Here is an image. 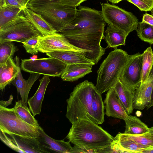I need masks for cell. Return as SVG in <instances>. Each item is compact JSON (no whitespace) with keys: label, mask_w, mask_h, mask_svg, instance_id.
<instances>
[{"label":"cell","mask_w":153,"mask_h":153,"mask_svg":"<svg viewBox=\"0 0 153 153\" xmlns=\"http://www.w3.org/2000/svg\"><path fill=\"white\" fill-rule=\"evenodd\" d=\"M106 25L101 11L80 6L74 19L59 33L73 45L87 51L86 57L96 64L105 53L101 42Z\"/></svg>","instance_id":"obj_1"},{"label":"cell","mask_w":153,"mask_h":153,"mask_svg":"<svg viewBox=\"0 0 153 153\" xmlns=\"http://www.w3.org/2000/svg\"><path fill=\"white\" fill-rule=\"evenodd\" d=\"M72 124L66 138L87 153H96L98 150L109 147L114 140V137L88 119H80Z\"/></svg>","instance_id":"obj_2"},{"label":"cell","mask_w":153,"mask_h":153,"mask_svg":"<svg viewBox=\"0 0 153 153\" xmlns=\"http://www.w3.org/2000/svg\"><path fill=\"white\" fill-rule=\"evenodd\" d=\"M99 91L91 82L85 80L75 87L67 100L66 117L73 124L79 119L86 118L94 122L92 108L94 99Z\"/></svg>","instance_id":"obj_3"},{"label":"cell","mask_w":153,"mask_h":153,"mask_svg":"<svg viewBox=\"0 0 153 153\" xmlns=\"http://www.w3.org/2000/svg\"><path fill=\"white\" fill-rule=\"evenodd\" d=\"M131 56L121 49L109 52L97 71L96 86L101 94L114 87Z\"/></svg>","instance_id":"obj_4"},{"label":"cell","mask_w":153,"mask_h":153,"mask_svg":"<svg viewBox=\"0 0 153 153\" xmlns=\"http://www.w3.org/2000/svg\"><path fill=\"white\" fill-rule=\"evenodd\" d=\"M27 7L40 15L57 33L74 19L77 10L76 7L47 3L29 2Z\"/></svg>","instance_id":"obj_5"},{"label":"cell","mask_w":153,"mask_h":153,"mask_svg":"<svg viewBox=\"0 0 153 153\" xmlns=\"http://www.w3.org/2000/svg\"><path fill=\"white\" fill-rule=\"evenodd\" d=\"M38 127L26 122L14 108H8L0 105V130L2 132L9 135L37 138L39 135Z\"/></svg>","instance_id":"obj_6"},{"label":"cell","mask_w":153,"mask_h":153,"mask_svg":"<svg viewBox=\"0 0 153 153\" xmlns=\"http://www.w3.org/2000/svg\"><path fill=\"white\" fill-rule=\"evenodd\" d=\"M100 3L103 17L108 25L125 31L128 35L131 32L137 30L139 22L132 13L114 4Z\"/></svg>","instance_id":"obj_7"},{"label":"cell","mask_w":153,"mask_h":153,"mask_svg":"<svg viewBox=\"0 0 153 153\" xmlns=\"http://www.w3.org/2000/svg\"><path fill=\"white\" fill-rule=\"evenodd\" d=\"M21 69L30 73L52 76H60L67 64L56 58L50 57L38 59H21Z\"/></svg>","instance_id":"obj_8"},{"label":"cell","mask_w":153,"mask_h":153,"mask_svg":"<svg viewBox=\"0 0 153 153\" xmlns=\"http://www.w3.org/2000/svg\"><path fill=\"white\" fill-rule=\"evenodd\" d=\"M41 33L27 20L0 29V43L6 42L23 43Z\"/></svg>","instance_id":"obj_9"},{"label":"cell","mask_w":153,"mask_h":153,"mask_svg":"<svg viewBox=\"0 0 153 153\" xmlns=\"http://www.w3.org/2000/svg\"><path fill=\"white\" fill-rule=\"evenodd\" d=\"M36 49L39 52L46 53L57 51H72L84 53L86 57L88 53L86 50L72 45L63 34L59 33L40 36Z\"/></svg>","instance_id":"obj_10"},{"label":"cell","mask_w":153,"mask_h":153,"mask_svg":"<svg viewBox=\"0 0 153 153\" xmlns=\"http://www.w3.org/2000/svg\"><path fill=\"white\" fill-rule=\"evenodd\" d=\"M142 58V53L132 55L119 78L120 82L133 93L141 84Z\"/></svg>","instance_id":"obj_11"},{"label":"cell","mask_w":153,"mask_h":153,"mask_svg":"<svg viewBox=\"0 0 153 153\" xmlns=\"http://www.w3.org/2000/svg\"><path fill=\"white\" fill-rule=\"evenodd\" d=\"M153 91V74L150 73L147 80L140 84L134 93V109L143 110L150 104Z\"/></svg>","instance_id":"obj_12"},{"label":"cell","mask_w":153,"mask_h":153,"mask_svg":"<svg viewBox=\"0 0 153 153\" xmlns=\"http://www.w3.org/2000/svg\"><path fill=\"white\" fill-rule=\"evenodd\" d=\"M15 61L18 67V71L16 78L11 83L16 87L18 93H19L20 94L21 100L27 105L29 92L34 82L39 77L40 74L31 73L27 80L25 79L21 72L19 57L16 56Z\"/></svg>","instance_id":"obj_13"},{"label":"cell","mask_w":153,"mask_h":153,"mask_svg":"<svg viewBox=\"0 0 153 153\" xmlns=\"http://www.w3.org/2000/svg\"><path fill=\"white\" fill-rule=\"evenodd\" d=\"M104 103L105 114L107 116L124 120L128 116L118 99L114 87L108 91Z\"/></svg>","instance_id":"obj_14"},{"label":"cell","mask_w":153,"mask_h":153,"mask_svg":"<svg viewBox=\"0 0 153 153\" xmlns=\"http://www.w3.org/2000/svg\"><path fill=\"white\" fill-rule=\"evenodd\" d=\"M38 129L39 135L37 139L42 146L50 153H70L72 147L70 142L65 141L64 140H57L52 138L45 133L40 126Z\"/></svg>","instance_id":"obj_15"},{"label":"cell","mask_w":153,"mask_h":153,"mask_svg":"<svg viewBox=\"0 0 153 153\" xmlns=\"http://www.w3.org/2000/svg\"><path fill=\"white\" fill-rule=\"evenodd\" d=\"M27 20L23 9L7 5L0 7V29Z\"/></svg>","instance_id":"obj_16"},{"label":"cell","mask_w":153,"mask_h":153,"mask_svg":"<svg viewBox=\"0 0 153 153\" xmlns=\"http://www.w3.org/2000/svg\"><path fill=\"white\" fill-rule=\"evenodd\" d=\"M8 135L13 143L25 153H50L42 146L37 138Z\"/></svg>","instance_id":"obj_17"},{"label":"cell","mask_w":153,"mask_h":153,"mask_svg":"<svg viewBox=\"0 0 153 153\" xmlns=\"http://www.w3.org/2000/svg\"><path fill=\"white\" fill-rule=\"evenodd\" d=\"M50 81L49 76L44 75L39 80V85L36 93L28 100L29 108L34 117L37 115H39L41 112L45 94Z\"/></svg>","instance_id":"obj_18"},{"label":"cell","mask_w":153,"mask_h":153,"mask_svg":"<svg viewBox=\"0 0 153 153\" xmlns=\"http://www.w3.org/2000/svg\"><path fill=\"white\" fill-rule=\"evenodd\" d=\"M50 57L56 58L67 64H95L86 57L84 53L69 51H57L46 53Z\"/></svg>","instance_id":"obj_19"},{"label":"cell","mask_w":153,"mask_h":153,"mask_svg":"<svg viewBox=\"0 0 153 153\" xmlns=\"http://www.w3.org/2000/svg\"><path fill=\"white\" fill-rule=\"evenodd\" d=\"M23 12L27 19L45 36L57 33L51 25L40 15L27 7L23 9Z\"/></svg>","instance_id":"obj_20"},{"label":"cell","mask_w":153,"mask_h":153,"mask_svg":"<svg viewBox=\"0 0 153 153\" xmlns=\"http://www.w3.org/2000/svg\"><path fill=\"white\" fill-rule=\"evenodd\" d=\"M93 65L88 64H67L61 78L64 81H75L91 72Z\"/></svg>","instance_id":"obj_21"},{"label":"cell","mask_w":153,"mask_h":153,"mask_svg":"<svg viewBox=\"0 0 153 153\" xmlns=\"http://www.w3.org/2000/svg\"><path fill=\"white\" fill-rule=\"evenodd\" d=\"M17 65L11 57L0 65V89L3 90L6 85L11 83L18 74Z\"/></svg>","instance_id":"obj_22"},{"label":"cell","mask_w":153,"mask_h":153,"mask_svg":"<svg viewBox=\"0 0 153 153\" xmlns=\"http://www.w3.org/2000/svg\"><path fill=\"white\" fill-rule=\"evenodd\" d=\"M117 96L128 115L134 109V93L122 84L119 79L114 87Z\"/></svg>","instance_id":"obj_23"},{"label":"cell","mask_w":153,"mask_h":153,"mask_svg":"<svg viewBox=\"0 0 153 153\" xmlns=\"http://www.w3.org/2000/svg\"><path fill=\"white\" fill-rule=\"evenodd\" d=\"M105 33L104 39L107 44L106 48H111L115 49L120 45H125L128 35L125 31L108 25Z\"/></svg>","instance_id":"obj_24"},{"label":"cell","mask_w":153,"mask_h":153,"mask_svg":"<svg viewBox=\"0 0 153 153\" xmlns=\"http://www.w3.org/2000/svg\"><path fill=\"white\" fill-rule=\"evenodd\" d=\"M114 139L123 153H142L144 150L151 148L124 137L119 133Z\"/></svg>","instance_id":"obj_25"},{"label":"cell","mask_w":153,"mask_h":153,"mask_svg":"<svg viewBox=\"0 0 153 153\" xmlns=\"http://www.w3.org/2000/svg\"><path fill=\"white\" fill-rule=\"evenodd\" d=\"M124 121L126 124L125 134L137 135L149 131V128L147 125L135 116L129 115Z\"/></svg>","instance_id":"obj_26"},{"label":"cell","mask_w":153,"mask_h":153,"mask_svg":"<svg viewBox=\"0 0 153 153\" xmlns=\"http://www.w3.org/2000/svg\"><path fill=\"white\" fill-rule=\"evenodd\" d=\"M13 108L18 115L26 122L33 126L38 127L39 126L27 105L21 100L16 102Z\"/></svg>","instance_id":"obj_27"},{"label":"cell","mask_w":153,"mask_h":153,"mask_svg":"<svg viewBox=\"0 0 153 153\" xmlns=\"http://www.w3.org/2000/svg\"><path fill=\"white\" fill-rule=\"evenodd\" d=\"M143 58L141 84L145 82L151 73L153 65V51L151 47L148 48L142 53Z\"/></svg>","instance_id":"obj_28"},{"label":"cell","mask_w":153,"mask_h":153,"mask_svg":"<svg viewBox=\"0 0 153 153\" xmlns=\"http://www.w3.org/2000/svg\"><path fill=\"white\" fill-rule=\"evenodd\" d=\"M136 31L138 36L141 40L153 44V25L142 21L139 22Z\"/></svg>","instance_id":"obj_29"},{"label":"cell","mask_w":153,"mask_h":153,"mask_svg":"<svg viewBox=\"0 0 153 153\" xmlns=\"http://www.w3.org/2000/svg\"><path fill=\"white\" fill-rule=\"evenodd\" d=\"M18 50L17 47L12 42L0 43V65L6 62Z\"/></svg>","instance_id":"obj_30"},{"label":"cell","mask_w":153,"mask_h":153,"mask_svg":"<svg viewBox=\"0 0 153 153\" xmlns=\"http://www.w3.org/2000/svg\"><path fill=\"white\" fill-rule=\"evenodd\" d=\"M123 137L134 141L137 143L153 148V133L149 131L144 134L131 135L119 133Z\"/></svg>","instance_id":"obj_31"},{"label":"cell","mask_w":153,"mask_h":153,"mask_svg":"<svg viewBox=\"0 0 153 153\" xmlns=\"http://www.w3.org/2000/svg\"><path fill=\"white\" fill-rule=\"evenodd\" d=\"M86 0H31L32 3H47L76 7Z\"/></svg>","instance_id":"obj_32"},{"label":"cell","mask_w":153,"mask_h":153,"mask_svg":"<svg viewBox=\"0 0 153 153\" xmlns=\"http://www.w3.org/2000/svg\"><path fill=\"white\" fill-rule=\"evenodd\" d=\"M40 36L38 35L33 37L22 43L23 46L27 53L33 55L38 53L39 51L36 49V47Z\"/></svg>","instance_id":"obj_33"},{"label":"cell","mask_w":153,"mask_h":153,"mask_svg":"<svg viewBox=\"0 0 153 153\" xmlns=\"http://www.w3.org/2000/svg\"><path fill=\"white\" fill-rule=\"evenodd\" d=\"M124 0L133 4L141 11H150L153 9V0Z\"/></svg>","instance_id":"obj_34"},{"label":"cell","mask_w":153,"mask_h":153,"mask_svg":"<svg viewBox=\"0 0 153 153\" xmlns=\"http://www.w3.org/2000/svg\"><path fill=\"white\" fill-rule=\"evenodd\" d=\"M7 134L0 131V138L2 141L14 151L19 152L25 153L23 151L13 143L10 138Z\"/></svg>","instance_id":"obj_35"},{"label":"cell","mask_w":153,"mask_h":153,"mask_svg":"<svg viewBox=\"0 0 153 153\" xmlns=\"http://www.w3.org/2000/svg\"><path fill=\"white\" fill-rule=\"evenodd\" d=\"M31 0H5V5L23 9L27 7Z\"/></svg>","instance_id":"obj_36"},{"label":"cell","mask_w":153,"mask_h":153,"mask_svg":"<svg viewBox=\"0 0 153 153\" xmlns=\"http://www.w3.org/2000/svg\"><path fill=\"white\" fill-rule=\"evenodd\" d=\"M142 21L153 25V16L147 13H145L143 16Z\"/></svg>","instance_id":"obj_37"},{"label":"cell","mask_w":153,"mask_h":153,"mask_svg":"<svg viewBox=\"0 0 153 153\" xmlns=\"http://www.w3.org/2000/svg\"><path fill=\"white\" fill-rule=\"evenodd\" d=\"M13 99V96L12 95H11L10 96V98L9 99L8 101H6V103H3L0 102V105L6 107L8 106L9 105L12 104L11 102L12 101Z\"/></svg>","instance_id":"obj_38"},{"label":"cell","mask_w":153,"mask_h":153,"mask_svg":"<svg viewBox=\"0 0 153 153\" xmlns=\"http://www.w3.org/2000/svg\"><path fill=\"white\" fill-rule=\"evenodd\" d=\"M151 73H152L153 74V67H152V69L151 72ZM153 106V91L151 101L150 104L147 108V109L149 108H150V107H151L152 106Z\"/></svg>","instance_id":"obj_39"},{"label":"cell","mask_w":153,"mask_h":153,"mask_svg":"<svg viewBox=\"0 0 153 153\" xmlns=\"http://www.w3.org/2000/svg\"><path fill=\"white\" fill-rule=\"evenodd\" d=\"M143 153H153V148H151L143 151Z\"/></svg>","instance_id":"obj_40"},{"label":"cell","mask_w":153,"mask_h":153,"mask_svg":"<svg viewBox=\"0 0 153 153\" xmlns=\"http://www.w3.org/2000/svg\"><path fill=\"white\" fill-rule=\"evenodd\" d=\"M123 0H108L109 1H110L113 4H117L118 3L121 1Z\"/></svg>","instance_id":"obj_41"},{"label":"cell","mask_w":153,"mask_h":153,"mask_svg":"<svg viewBox=\"0 0 153 153\" xmlns=\"http://www.w3.org/2000/svg\"><path fill=\"white\" fill-rule=\"evenodd\" d=\"M5 5V0H0V7Z\"/></svg>","instance_id":"obj_42"},{"label":"cell","mask_w":153,"mask_h":153,"mask_svg":"<svg viewBox=\"0 0 153 153\" xmlns=\"http://www.w3.org/2000/svg\"><path fill=\"white\" fill-rule=\"evenodd\" d=\"M149 132L153 133V126L149 128Z\"/></svg>","instance_id":"obj_43"},{"label":"cell","mask_w":153,"mask_h":153,"mask_svg":"<svg viewBox=\"0 0 153 153\" xmlns=\"http://www.w3.org/2000/svg\"><path fill=\"white\" fill-rule=\"evenodd\" d=\"M151 11V15L153 16V9H152Z\"/></svg>","instance_id":"obj_44"},{"label":"cell","mask_w":153,"mask_h":153,"mask_svg":"<svg viewBox=\"0 0 153 153\" xmlns=\"http://www.w3.org/2000/svg\"></svg>","instance_id":"obj_45"}]
</instances>
